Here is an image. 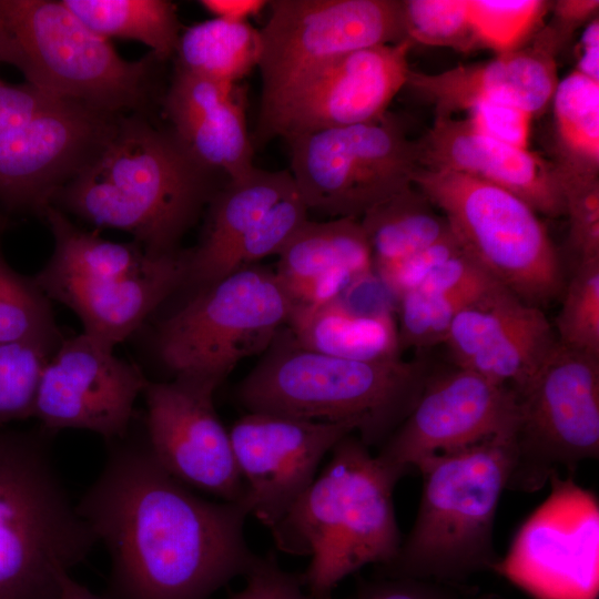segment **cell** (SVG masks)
Listing matches in <instances>:
<instances>
[{
    "label": "cell",
    "instance_id": "1",
    "mask_svg": "<svg viewBox=\"0 0 599 599\" xmlns=\"http://www.w3.org/2000/svg\"><path fill=\"white\" fill-rule=\"evenodd\" d=\"M104 465L75 505L111 560L113 599H207L257 556L243 502L202 498L155 458L145 436L106 444Z\"/></svg>",
    "mask_w": 599,
    "mask_h": 599
},
{
    "label": "cell",
    "instance_id": "2",
    "mask_svg": "<svg viewBox=\"0 0 599 599\" xmlns=\"http://www.w3.org/2000/svg\"><path fill=\"white\" fill-rule=\"evenodd\" d=\"M214 173L170 130L116 115L52 205L98 226L125 231L152 254H166L179 250L180 240L219 189Z\"/></svg>",
    "mask_w": 599,
    "mask_h": 599
},
{
    "label": "cell",
    "instance_id": "3",
    "mask_svg": "<svg viewBox=\"0 0 599 599\" xmlns=\"http://www.w3.org/2000/svg\"><path fill=\"white\" fill-rule=\"evenodd\" d=\"M353 434L332 448L324 470L268 528L281 551L311 557L301 578L318 597L332 596L366 565H389L403 541L393 493L404 474Z\"/></svg>",
    "mask_w": 599,
    "mask_h": 599
},
{
    "label": "cell",
    "instance_id": "4",
    "mask_svg": "<svg viewBox=\"0 0 599 599\" xmlns=\"http://www.w3.org/2000/svg\"><path fill=\"white\" fill-rule=\"evenodd\" d=\"M432 369L426 359L359 362L300 346L286 326L236 389L247 413L346 423L368 446L403 423Z\"/></svg>",
    "mask_w": 599,
    "mask_h": 599
},
{
    "label": "cell",
    "instance_id": "5",
    "mask_svg": "<svg viewBox=\"0 0 599 599\" xmlns=\"http://www.w3.org/2000/svg\"><path fill=\"white\" fill-rule=\"evenodd\" d=\"M514 456V435L505 434L422 463L416 519L383 576L453 585L497 570L495 518Z\"/></svg>",
    "mask_w": 599,
    "mask_h": 599
},
{
    "label": "cell",
    "instance_id": "6",
    "mask_svg": "<svg viewBox=\"0 0 599 599\" xmlns=\"http://www.w3.org/2000/svg\"><path fill=\"white\" fill-rule=\"evenodd\" d=\"M51 436L0 427V599H57L61 575L98 542L67 491Z\"/></svg>",
    "mask_w": 599,
    "mask_h": 599
},
{
    "label": "cell",
    "instance_id": "7",
    "mask_svg": "<svg viewBox=\"0 0 599 599\" xmlns=\"http://www.w3.org/2000/svg\"><path fill=\"white\" fill-rule=\"evenodd\" d=\"M54 247L33 277L49 300L72 309L83 333L112 347L134 333L187 273V250L152 254L135 243L78 229L57 206L41 213Z\"/></svg>",
    "mask_w": 599,
    "mask_h": 599
},
{
    "label": "cell",
    "instance_id": "8",
    "mask_svg": "<svg viewBox=\"0 0 599 599\" xmlns=\"http://www.w3.org/2000/svg\"><path fill=\"white\" fill-rule=\"evenodd\" d=\"M9 64L27 83L63 101L119 115L146 102L155 63L121 58L62 1L0 0Z\"/></svg>",
    "mask_w": 599,
    "mask_h": 599
},
{
    "label": "cell",
    "instance_id": "9",
    "mask_svg": "<svg viewBox=\"0 0 599 599\" xmlns=\"http://www.w3.org/2000/svg\"><path fill=\"white\" fill-rule=\"evenodd\" d=\"M293 309L275 272L244 266L193 292L165 318L156 351L174 379L215 392L243 358L271 346Z\"/></svg>",
    "mask_w": 599,
    "mask_h": 599
},
{
    "label": "cell",
    "instance_id": "10",
    "mask_svg": "<svg viewBox=\"0 0 599 599\" xmlns=\"http://www.w3.org/2000/svg\"><path fill=\"white\" fill-rule=\"evenodd\" d=\"M413 184L446 217L466 252L500 285L540 307L565 288L559 254L519 196L447 169L418 166Z\"/></svg>",
    "mask_w": 599,
    "mask_h": 599
},
{
    "label": "cell",
    "instance_id": "11",
    "mask_svg": "<svg viewBox=\"0 0 599 599\" xmlns=\"http://www.w3.org/2000/svg\"><path fill=\"white\" fill-rule=\"evenodd\" d=\"M295 186L308 211L359 220L413 185L416 140L400 121L382 118L285 140Z\"/></svg>",
    "mask_w": 599,
    "mask_h": 599
},
{
    "label": "cell",
    "instance_id": "12",
    "mask_svg": "<svg viewBox=\"0 0 599 599\" xmlns=\"http://www.w3.org/2000/svg\"><path fill=\"white\" fill-rule=\"evenodd\" d=\"M514 465L507 488L536 491L560 469L599 456V358L557 341L516 395Z\"/></svg>",
    "mask_w": 599,
    "mask_h": 599
},
{
    "label": "cell",
    "instance_id": "13",
    "mask_svg": "<svg viewBox=\"0 0 599 599\" xmlns=\"http://www.w3.org/2000/svg\"><path fill=\"white\" fill-rule=\"evenodd\" d=\"M261 33V108L345 54L406 40L402 1L274 0Z\"/></svg>",
    "mask_w": 599,
    "mask_h": 599
},
{
    "label": "cell",
    "instance_id": "14",
    "mask_svg": "<svg viewBox=\"0 0 599 599\" xmlns=\"http://www.w3.org/2000/svg\"><path fill=\"white\" fill-rule=\"evenodd\" d=\"M414 43L406 39L339 57L306 74L260 109V142L370 122L406 87Z\"/></svg>",
    "mask_w": 599,
    "mask_h": 599
},
{
    "label": "cell",
    "instance_id": "15",
    "mask_svg": "<svg viewBox=\"0 0 599 599\" xmlns=\"http://www.w3.org/2000/svg\"><path fill=\"white\" fill-rule=\"evenodd\" d=\"M146 382L114 347L85 333L62 338L43 368L32 417L51 434L83 429L105 444L120 440L130 433Z\"/></svg>",
    "mask_w": 599,
    "mask_h": 599
},
{
    "label": "cell",
    "instance_id": "16",
    "mask_svg": "<svg viewBox=\"0 0 599 599\" xmlns=\"http://www.w3.org/2000/svg\"><path fill=\"white\" fill-rule=\"evenodd\" d=\"M516 419L517 397L510 388L457 366L432 372L414 407L376 455L405 475L433 456L514 435Z\"/></svg>",
    "mask_w": 599,
    "mask_h": 599
},
{
    "label": "cell",
    "instance_id": "17",
    "mask_svg": "<svg viewBox=\"0 0 599 599\" xmlns=\"http://www.w3.org/2000/svg\"><path fill=\"white\" fill-rule=\"evenodd\" d=\"M214 393L174 378L148 380L144 436L158 461L181 483L220 500L243 502L244 483Z\"/></svg>",
    "mask_w": 599,
    "mask_h": 599
},
{
    "label": "cell",
    "instance_id": "18",
    "mask_svg": "<svg viewBox=\"0 0 599 599\" xmlns=\"http://www.w3.org/2000/svg\"><path fill=\"white\" fill-rule=\"evenodd\" d=\"M355 432L346 423L247 413L230 430L250 515L271 528L316 477L323 457Z\"/></svg>",
    "mask_w": 599,
    "mask_h": 599
},
{
    "label": "cell",
    "instance_id": "19",
    "mask_svg": "<svg viewBox=\"0 0 599 599\" xmlns=\"http://www.w3.org/2000/svg\"><path fill=\"white\" fill-rule=\"evenodd\" d=\"M115 116L60 101L0 135V206L41 215L93 154Z\"/></svg>",
    "mask_w": 599,
    "mask_h": 599
},
{
    "label": "cell",
    "instance_id": "20",
    "mask_svg": "<svg viewBox=\"0 0 599 599\" xmlns=\"http://www.w3.org/2000/svg\"><path fill=\"white\" fill-rule=\"evenodd\" d=\"M556 343L555 329L541 308L498 284L458 312L443 344L457 367L517 395Z\"/></svg>",
    "mask_w": 599,
    "mask_h": 599
},
{
    "label": "cell",
    "instance_id": "21",
    "mask_svg": "<svg viewBox=\"0 0 599 599\" xmlns=\"http://www.w3.org/2000/svg\"><path fill=\"white\" fill-rule=\"evenodd\" d=\"M416 146L420 166L451 170L499 186L538 214L565 215L562 181L554 162L487 138L466 119L436 116Z\"/></svg>",
    "mask_w": 599,
    "mask_h": 599
},
{
    "label": "cell",
    "instance_id": "22",
    "mask_svg": "<svg viewBox=\"0 0 599 599\" xmlns=\"http://www.w3.org/2000/svg\"><path fill=\"white\" fill-rule=\"evenodd\" d=\"M540 37L532 45L476 64L437 73L410 69L406 87L434 105L436 116H453L479 102H502L534 115L551 102L558 83L555 54Z\"/></svg>",
    "mask_w": 599,
    "mask_h": 599
},
{
    "label": "cell",
    "instance_id": "23",
    "mask_svg": "<svg viewBox=\"0 0 599 599\" xmlns=\"http://www.w3.org/2000/svg\"><path fill=\"white\" fill-rule=\"evenodd\" d=\"M171 132L201 165L237 179L255 165L245 116V94L226 84L175 69L165 95Z\"/></svg>",
    "mask_w": 599,
    "mask_h": 599
},
{
    "label": "cell",
    "instance_id": "24",
    "mask_svg": "<svg viewBox=\"0 0 599 599\" xmlns=\"http://www.w3.org/2000/svg\"><path fill=\"white\" fill-rule=\"evenodd\" d=\"M551 493L522 525L497 569L551 575H597L599 510L595 495L571 477L549 479ZM572 579L573 576H572Z\"/></svg>",
    "mask_w": 599,
    "mask_h": 599
},
{
    "label": "cell",
    "instance_id": "25",
    "mask_svg": "<svg viewBox=\"0 0 599 599\" xmlns=\"http://www.w3.org/2000/svg\"><path fill=\"white\" fill-rule=\"evenodd\" d=\"M359 220H307L278 254L280 283L296 307L335 301L374 275Z\"/></svg>",
    "mask_w": 599,
    "mask_h": 599
},
{
    "label": "cell",
    "instance_id": "26",
    "mask_svg": "<svg viewBox=\"0 0 599 599\" xmlns=\"http://www.w3.org/2000/svg\"><path fill=\"white\" fill-rule=\"evenodd\" d=\"M296 190L288 170L254 167L226 182L207 204L203 235L187 250V273L183 287L192 293L230 274V263L242 240L280 200Z\"/></svg>",
    "mask_w": 599,
    "mask_h": 599
},
{
    "label": "cell",
    "instance_id": "27",
    "mask_svg": "<svg viewBox=\"0 0 599 599\" xmlns=\"http://www.w3.org/2000/svg\"><path fill=\"white\" fill-rule=\"evenodd\" d=\"M303 348L359 362L400 358L397 322L389 306H362L347 295L296 307L286 325Z\"/></svg>",
    "mask_w": 599,
    "mask_h": 599
},
{
    "label": "cell",
    "instance_id": "28",
    "mask_svg": "<svg viewBox=\"0 0 599 599\" xmlns=\"http://www.w3.org/2000/svg\"><path fill=\"white\" fill-rule=\"evenodd\" d=\"M374 273L438 242L451 233L446 217L414 184L359 219Z\"/></svg>",
    "mask_w": 599,
    "mask_h": 599
},
{
    "label": "cell",
    "instance_id": "29",
    "mask_svg": "<svg viewBox=\"0 0 599 599\" xmlns=\"http://www.w3.org/2000/svg\"><path fill=\"white\" fill-rule=\"evenodd\" d=\"M176 70L237 84L261 55V33L248 21L209 19L185 29L174 52Z\"/></svg>",
    "mask_w": 599,
    "mask_h": 599
},
{
    "label": "cell",
    "instance_id": "30",
    "mask_svg": "<svg viewBox=\"0 0 599 599\" xmlns=\"http://www.w3.org/2000/svg\"><path fill=\"white\" fill-rule=\"evenodd\" d=\"M551 102L559 173L598 176L599 82L573 70L558 81Z\"/></svg>",
    "mask_w": 599,
    "mask_h": 599
},
{
    "label": "cell",
    "instance_id": "31",
    "mask_svg": "<svg viewBox=\"0 0 599 599\" xmlns=\"http://www.w3.org/2000/svg\"><path fill=\"white\" fill-rule=\"evenodd\" d=\"M88 28L109 39L148 45L160 61L174 55L180 32L175 4L167 0H62Z\"/></svg>",
    "mask_w": 599,
    "mask_h": 599
},
{
    "label": "cell",
    "instance_id": "32",
    "mask_svg": "<svg viewBox=\"0 0 599 599\" xmlns=\"http://www.w3.org/2000/svg\"><path fill=\"white\" fill-rule=\"evenodd\" d=\"M499 283L451 288L435 283H422L397 301V329L400 351L426 348L444 343L458 312Z\"/></svg>",
    "mask_w": 599,
    "mask_h": 599
},
{
    "label": "cell",
    "instance_id": "33",
    "mask_svg": "<svg viewBox=\"0 0 599 599\" xmlns=\"http://www.w3.org/2000/svg\"><path fill=\"white\" fill-rule=\"evenodd\" d=\"M62 338L50 300L0 252V343L35 341L58 346Z\"/></svg>",
    "mask_w": 599,
    "mask_h": 599
},
{
    "label": "cell",
    "instance_id": "34",
    "mask_svg": "<svg viewBox=\"0 0 599 599\" xmlns=\"http://www.w3.org/2000/svg\"><path fill=\"white\" fill-rule=\"evenodd\" d=\"M58 346L35 341L0 343V427L33 416L43 368Z\"/></svg>",
    "mask_w": 599,
    "mask_h": 599
},
{
    "label": "cell",
    "instance_id": "35",
    "mask_svg": "<svg viewBox=\"0 0 599 599\" xmlns=\"http://www.w3.org/2000/svg\"><path fill=\"white\" fill-rule=\"evenodd\" d=\"M562 296L554 328L558 343L599 358V260L575 265Z\"/></svg>",
    "mask_w": 599,
    "mask_h": 599
},
{
    "label": "cell",
    "instance_id": "36",
    "mask_svg": "<svg viewBox=\"0 0 599 599\" xmlns=\"http://www.w3.org/2000/svg\"><path fill=\"white\" fill-rule=\"evenodd\" d=\"M549 2L540 0H468L471 30L477 42L497 54L522 48L542 21Z\"/></svg>",
    "mask_w": 599,
    "mask_h": 599
},
{
    "label": "cell",
    "instance_id": "37",
    "mask_svg": "<svg viewBox=\"0 0 599 599\" xmlns=\"http://www.w3.org/2000/svg\"><path fill=\"white\" fill-rule=\"evenodd\" d=\"M406 38L414 44L449 47L460 51L477 45L468 11V0H404Z\"/></svg>",
    "mask_w": 599,
    "mask_h": 599
},
{
    "label": "cell",
    "instance_id": "38",
    "mask_svg": "<svg viewBox=\"0 0 599 599\" xmlns=\"http://www.w3.org/2000/svg\"><path fill=\"white\" fill-rule=\"evenodd\" d=\"M297 190L275 203L250 230L230 263V273L280 252L308 220Z\"/></svg>",
    "mask_w": 599,
    "mask_h": 599
},
{
    "label": "cell",
    "instance_id": "39",
    "mask_svg": "<svg viewBox=\"0 0 599 599\" xmlns=\"http://www.w3.org/2000/svg\"><path fill=\"white\" fill-rule=\"evenodd\" d=\"M568 245L576 265L599 260L598 176L562 175Z\"/></svg>",
    "mask_w": 599,
    "mask_h": 599
},
{
    "label": "cell",
    "instance_id": "40",
    "mask_svg": "<svg viewBox=\"0 0 599 599\" xmlns=\"http://www.w3.org/2000/svg\"><path fill=\"white\" fill-rule=\"evenodd\" d=\"M454 232L438 242L375 273L393 300L417 287L437 266L464 251Z\"/></svg>",
    "mask_w": 599,
    "mask_h": 599
},
{
    "label": "cell",
    "instance_id": "41",
    "mask_svg": "<svg viewBox=\"0 0 599 599\" xmlns=\"http://www.w3.org/2000/svg\"><path fill=\"white\" fill-rule=\"evenodd\" d=\"M466 120L478 133L520 149H528L532 120L530 112L509 103L479 102L467 110Z\"/></svg>",
    "mask_w": 599,
    "mask_h": 599
},
{
    "label": "cell",
    "instance_id": "42",
    "mask_svg": "<svg viewBox=\"0 0 599 599\" xmlns=\"http://www.w3.org/2000/svg\"><path fill=\"white\" fill-rule=\"evenodd\" d=\"M244 577V588L231 599H334L311 593L301 576L282 569L272 555L257 557Z\"/></svg>",
    "mask_w": 599,
    "mask_h": 599
},
{
    "label": "cell",
    "instance_id": "43",
    "mask_svg": "<svg viewBox=\"0 0 599 599\" xmlns=\"http://www.w3.org/2000/svg\"><path fill=\"white\" fill-rule=\"evenodd\" d=\"M355 599H471L450 583L410 577H382L359 585Z\"/></svg>",
    "mask_w": 599,
    "mask_h": 599
},
{
    "label": "cell",
    "instance_id": "44",
    "mask_svg": "<svg viewBox=\"0 0 599 599\" xmlns=\"http://www.w3.org/2000/svg\"><path fill=\"white\" fill-rule=\"evenodd\" d=\"M63 101L26 84H8L0 80V135L34 115Z\"/></svg>",
    "mask_w": 599,
    "mask_h": 599
},
{
    "label": "cell",
    "instance_id": "45",
    "mask_svg": "<svg viewBox=\"0 0 599 599\" xmlns=\"http://www.w3.org/2000/svg\"><path fill=\"white\" fill-rule=\"evenodd\" d=\"M599 8L597 0H564L555 4L552 24L546 29L562 44L576 28L592 20Z\"/></svg>",
    "mask_w": 599,
    "mask_h": 599
},
{
    "label": "cell",
    "instance_id": "46",
    "mask_svg": "<svg viewBox=\"0 0 599 599\" xmlns=\"http://www.w3.org/2000/svg\"><path fill=\"white\" fill-rule=\"evenodd\" d=\"M586 78L599 82V21L590 20L578 44V60L575 69Z\"/></svg>",
    "mask_w": 599,
    "mask_h": 599
},
{
    "label": "cell",
    "instance_id": "47",
    "mask_svg": "<svg viewBox=\"0 0 599 599\" xmlns=\"http://www.w3.org/2000/svg\"><path fill=\"white\" fill-rule=\"evenodd\" d=\"M201 6L214 18L246 22L260 13L268 3L263 0H201Z\"/></svg>",
    "mask_w": 599,
    "mask_h": 599
},
{
    "label": "cell",
    "instance_id": "48",
    "mask_svg": "<svg viewBox=\"0 0 599 599\" xmlns=\"http://www.w3.org/2000/svg\"><path fill=\"white\" fill-rule=\"evenodd\" d=\"M57 599H106L93 593L82 583L74 580L70 572H63L60 579V592Z\"/></svg>",
    "mask_w": 599,
    "mask_h": 599
},
{
    "label": "cell",
    "instance_id": "49",
    "mask_svg": "<svg viewBox=\"0 0 599 599\" xmlns=\"http://www.w3.org/2000/svg\"><path fill=\"white\" fill-rule=\"evenodd\" d=\"M1 63L9 64V48H8L7 37L4 33L2 23L0 21V64Z\"/></svg>",
    "mask_w": 599,
    "mask_h": 599
},
{
    "label": "cell",
    "instance_id": "50",
    "mask_svg": "<svg viewBox=\"0 0 599 599\" xmlns=\"http://www.w3.org/2000/svg\"><path fill=\"white\" fill-rule=\"evenodd\" d=\"M7 225V219L3 215L2 211L0 210V231L4 229Z\"/></svg>",
    "mask_w": 599,
    "mask_h": 599
}]
</instances>
